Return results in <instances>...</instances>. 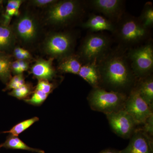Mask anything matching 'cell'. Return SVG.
I'll list each match as a JSON object with an SVG mask.
<instances>
[{
    "instance_id": "obj_15",
    "label": "cell",
    "mask_w": 153,
    "mask_h": 153,
    "mask_svg": "<svg viewBox=\"0 0 153 153\" xmlns=\"http://www.w3.org/2000/svg\"><path fill=\"white\" fill-rule=\"evenodd\" d=\"M78 75L94 88L99 87L100 77L97 62L86 63L82 65Z\"/></svg>"
},
{
    "instance_id": "obj_14",
    "label": "cell",
    "mask_w": 153,
    "mask_h": 153,
    "mask_svg": "<svg viewBox=\"0 0 153 153\" xmlns=\"http://www.w3.org/2000/svg\"><path fill=\"white\" fill-rule=\"evenodd\" d=\"M82 27L92 32L106 31L114 32L116 27L112 22L100 15L92 14L82 25Z\"/></svg>"
},
{
    "instance_id": "obj_31",
    "label": "cell",
    "mask_w": 153,
    "mask_h": 153,
    "mask_svg": "<svg viewBox=\"0 0 153 153\" xmlns=\"http://www.w3.org/2000/svg\"><path fill=\"white\" fill-rule=\"evenodd\" d=\"M11 68V71L15 75L23 74L21 71V68H20V65L18 60L12 62Z\"/></svg>"
},
{
    "instance_id": "obj_12",
    "label": "cell",
    "mask_w": 153,
    "mask_h": 153,
    "mask_svg": "<svg viewBox=\"0 0 153 153\" xmlns=\"http://www.w3.org/2000/svg\"><path fill=\"white\" fill-rule=\"evenodd\" d=\"M91 7L95 10L110 18L117 17L123 5V1L120 0H92L90 2Z\"/></svg>"
},
{
    "instance_id": "obj_21",
    "label": "cell",
    "mask_w": 153,
    "mask_h": 153,
    "mask_svg": "<svg viewBox=\"0 0 153 153\" xmlns=\"http://www.w3.org/2000/svg\"><path fill=\"white\" fill-rule=\"evenodd\" d=\"M12 58L5 52L0 51V80L7 84L11 79Z\"/></svg>"
},
{
    "instance_id": "obj_3",
    "label": "cell",
    "mask_w": 153,
    "mask_h": 153,
    "mask_svg": "<svg viewBox=\"0 0 153 153\" xmlns=\"http://www.w3.org/2000/svg\"><path fill=\"white\" fill-rule=\"evenodd\" d=\"M81 5L79 1H57L49 7L46 14V21L54 26L66 25L80 14Z\"/></svg>"
},
{
    "instance_id": "obj_7",
    "label": "cell",
    "mask_w": 153,
    "mask_h": 153,
    "mask_svg": "<svg viewBox=\"0 0 153 153\" xmlns=\"http://www.w3.org/2000/svg\"><path fill=\"white\" fill-rule=\"evenodd\" d=\"M74 38L70 33L59 32L47 37L44 44L45 52L51 57L60 60L72 55Z\"/></svg>"
},
{
    "instance_id": "obj_17",
    "label": "cell",
    "mask_w": 153,
    "mask_h": 153,
    "mask_svg": "<svg viewBox=\"0 0 153 153\" xmlns=\"http://www.w3.org/2000/svg\"><path fill=\"white\" fill-rule=\"evenodd\" d=\"M16 35L13 29L9 26L0 24V51L5 52L14 46Z\"/></svg>"
},
{
    "instance_id": "obj_16",
    "label": "cell",
    "mask_w": 153,
    "mask_h": 153,
    "mask_svg": "<svg viewBox=\"0 0 153 153\" xmlns=\"http://www.w3.org/2000/svg\"><path fill=\"white\" fill-rule=\"evenodd\" d=\"M141 97L153 109V79L152 76L142 78L136 88H135Z\"/></svg>"
},
{
    "instance_id": "obj_23",
    "label": "cell",
    "mask_w": 153,
    "mask_h": 153,
    "mask_svg": "<svg viewBox=\"0 0 153 153\" xmlns=\"http://www.w3.org/2000/svg\"><path fill=\"white\" fill-rule=\"evenodd\" d=\"M33 92V87L31 84L25 83L21 87L11 91L9 94L18 99L23 100L27 98Z\"/></svg>"
},
{
    "instance_id": "obj_2",
    "label": "cell",
    "mask_w": 153,
    "mask_h": 153,
    "mask_svg": "<svg viewBox=\"0 0 153 153\" xmlns=\"http://www.w3.org/2000/svg\"><path fill=\"white\" fill-rule=\"evenodd\" d=\"M127 97L123 92L94 88L88 97L91 109L105 114L124 109Z\"/></svg>"
},
{
    "instance_id": "obj_20",
    "label": "cell",
    "mask_w": 153,
    "mask_h": 153,
    "mask_svg": "<svg viewBox=\"0 0 153 153\" xmlns=\"http://www.w3.org/2000/svg\"><path fill=\"white\" fill-rule=\"evenodd\" d=\"M24 1L22 0H9L5 10L2 17L1 24L9 26L11 19L13 16H18L20 15L19 8Z\"/></svg>"
},
{
    "instance_id": "obj_34",
    "label": "cell",
    "mask_w": 153,
    "mask_h": 153,
    "mask_svg": "<svg viewBox=\"0 0 153 153\" xmlns=\"http://www.w3.org/2000/svg\"><path fill=\"white\" fill-rule=\"evenodd\" d=\"M3 1H2V0H0V6L2 4Z\"/></svg>"
},
{
    "instance_id": "obj_33",
    "label": "cell",
    "mask_w": 153,
    "mask_h": 153,
    "mask_svg": "<svg viewBox=\"0 0 153 153\" xmlns=\"http://www.w3.org/2000/svg\"><path fill=\"white\" fill-rule=\"evenodd\" d=\"M100 153H121L120 151L113 149H106L102 151Z\"/></svg>"
},
{
    "instance_id": "obj_6",
    "label": "cell",
    "mask_w": 153,
    "mask_h": 153,
    "mask_svg": "<svg viewBox=\"0 0 153 153\" xmlns=\"http://www.w3.org/2000/svg\"><path fill=\"white\" fill-rule=\"evenodd\" d=\"M114 32L120 41L124 44L133 45L141 42L147 38L149 29L139 19L128 17L123 19Z\"/></svg>"
},
{
    "instance_id": "obj_19",
    "label": "cell",
    "mask_w": 153,
    "mask_h": 153,
    "mask_svg": "<svg viewBox=\"0 0 153 153\" xmlns=\"http://www.w3.org/2000/svg\"><path fill=\"white\" fill-rule=\"evenodd\" d=\"M2 148L11 149L22 150L37 153H45V152L42 150L30 147L19 139L18 137L13 136L10 134L7 137L4 142L0 144V149Z\"/></svg>"
},
{
    "instance_id": "obj_10",
    "label": "cell",
    "mask_w": 153,
    "mask_h": 153,
    "mask_svg": "<svg viewBox=\"0 0 153 153\" xmlns=\"http://www.w3.org/2000/svg\"><path fill=\"white\" fill-rule=\"evenodd\" d=\"M38 25L36 19L31 15L25 14L16 22L13 29L15 35L23 42L30 43L35 40L38 33Z\"/></svg>"
},
{
    "instance_id": "obj_26",
    "label": "cell",
    "mask_w": 153,
    "mask_h": 153,
    "mask_svg": "<svg viewBox=\"0 0 153 153\" xmlns=\"http://www.w3.org/2000/svg\"><path fill=\"white\" fill-rule=\"evenodd\" d=\"M25 83V78L23 74L15 75L11 77L4 89V91L13 90L21 87Z\"/></svg>"
},
{
    "instance_id": "obj_13",
    "label": "cell",
    "mask_w": 153,
    "mask_h": 153,
    "mask_svg": "<svg viewBox=\"0 0 153 153\" xmlns=\"http://www.w3.org/2000/svg\"><path fill=\"white\" fill-rule=\"evenodd\" d=\"M54 59L52 57H50L48 60L42 58L38 59L32 66L30 72L38 80H52L56 74L53 66Z\"/></svg>"
},
{
    "instance_id": "obj_30",
    "label": "cell",
    "mask_w": 153,
    "mask_h": 153,
    "mask_svg": "<svg viewBox=\"0 0 153 153\" xmlns=\"http://www.w3.org/2000/svg\"><path fill=\"white\" fill-rule=\"evenodd\" d=\"M57 1L55 0H33L31 1L33 5L38 7H45L52 5Z\"/></svg>"
},
{
    "instance_id": "obj_18",
    "label": "cell",
    "mask_w": 153,
    "mask_h": 153,
    "mask_svg": "<svg viewBox=\"0 0 153 153\" xmlns=\"http://www.w3.org/2000/svg\"><path fill=\"white\" fill-rule=\"evenodd\" d=\"M82 66L79 57L72 54L60 60L58 69L63 73L78 74Z\"/></svg>"
},
{
    "instance_id": "obj_29",
    "label": "cell",
    "mask_w": 153,
    "mask_h": 153,
    "mask_svg": "<svg viewBox=\"0 0 153 153\" xmlns=\"http://www.w3.org/2000/svg\"><path fill=\"white\" fill-rule=\"evenodd\" d=\"M144 126L142 129L143 131L151 137L153 135V114L147 119L143 123Z\"/></svg>"
},
{
    "instance_id": "obj_9",
    "label": "cell",
    "mask_w": 153,
    "mask_h": 153,
    "mask_svg": "<svg viewBox=\"0 0 153 153\" xmlns=\"http://www.w3.org/2000/svg\"><path fill=\"white\" fill-rule=\"evenodd\" d=\"M110 126L114 132L124 139L131 137L136 123L124 109H121L106 114Z\"/></svg>"
},
{
    "instance_id": "obj_8",
    "label": "cell",
    "mask_w": 153,
    "mask_h": 153,
    "mask_svg": "<svg viewBox=\"0 0 153 153\" xmlns=\"http://www.w3.org/2000/svg\"><path fill=\"white\" fill-rule=\"evenodd\" d=\"M124 109L133 119L137 125L143 124L153 114L152 109L144 100L135 88L127 97Z\"/></svg>"
},
{
    "instance_id": "obj_22",
    "label": "cell",
    "mask_w": 153,
    "mask_h": 153,
    "mask_svg": "<svg viewBox=\"0 0 153 153\" xmlns=\"http://www.w3.org/2000/svg\"><path fill=\"white\" fill-rule=\"evenodd\" d=\"M39 120V118L35 117L21 122L14 126L12 128L7 131H3V133H9L13 136L18 137L21 133L30 128L33 124Z\"/></svg>"
},
{
    "instance_id": "obj_1",
    "label": "cell",
    "mask_w": 153,
    "mask_h": 153,
    "mask_svg": "<svg viewBox=\"0 0 153 153\" xmlns=\"http://www.w3.org/2000/svg\"><path fill=\"white\" fill-rule=\"evenodd\" d=\"M129 63L128 57L120 54H106L97 62L100 81L114 91L122 92L132 84L135 77Z\"/></svg>"
},
{
    "instance_id": "obj_24",
    "label": "cell",
    "mask_w": 153,
    "mask_h": 153,
    "mask_svg": "<svg viewBox=\"0 0 153 153\" xmlns=\"http://www.w3.org/2000/svg\"><path fill=\"white\" fill-rule=\"evenodd\" d=\"M139 19L144 26L148 29L153 27V9L151 4L147 3Z\"/></svg>"
},
{
    "instance_id": "obj_27",
    "label": "cell",
    "mask_w": 153,
    "mask_h": 153,
    "mask_svg": "<svg viewBox=\"0 0 153 153\" xmlns=\"http://www.w3.org/2000/svg\"><path fill=\"white\" fill-rule=\"evenodd\" d=\"M54 88V85L49 82V80L40 79L38 80L36 90L41 91L44 93L49 94L52 92Z\"/></svg>"
},
{
    "instance_id": "obj_28",
    "label": "cell",
    "mask_w": 153,
    "mask_h": 153,
    "mask_svg": "<svg viewBox=\"0 0 153 153\" xmlns=\"http://www.w3.org/2000/svg\"><path fill=\"white\" fill-rule=\"evenodd\" d=\"M14 57L17 60H28L32 58L31 54L28 50H26L22 47H16L13 50Z\"/></svg>"
},
{
    "instance_id": "obj_25",
    "label": "cell",
    "mask_w": 153,
    "mask_h": 153,
    "mask_svg": "<svg viewBox=\"0 0 153 153\" xmlns=\"http://www.w3.org/2000/svg\"><path fill=\"white\" fill-rule=\"evenodd\" d=\"M49 94L42 92L41 91L36 90L33 92V95L30 98L25 100V101L29 104L34 105L42 104L47 99Z\"/></svg>"
},
{
    "instance_id": "obj_32",
    "label": "cell",
    "mask_w": 153,
    "mask_h": 153,
    "mask_svg": "<svg viewBox=\"0 0 153 153\" xmlns=\"http://www.w3.org/2000/svg\"><path fill=\"white\" fill-rule=\"evenodd\" d=\"M20 65L21 71L23 73L24 71H27L29 68V63L27 60H18Z\"/></svg>"
},
{
    "instance_id": "obj_4",
    "label": "cell",
    "mask_w": 153,
    "mask_h": 153,
    "mask_svg": "<svg viewBox=\"0 0 153 153\" xmlns=\"http://www.w3.org/2000/svg\"><path fill=\"white\" fill-rule=\"evenodd\" d=\"M109 38L99 33L88 35L82 42L80 49V56L85 63L97 62L107 53L110 46Z\"/></svg>"
},
{
    "instance_id": "obj_11",
    "label": "cell",
    "mask_w": 153,
    "mask_h": 153,
    "mask_svg": "<svg viewBox=\"0 0 153 153\" xmlns=\"http://www.w3.org/2000/svg\"><path fill=\"white\" fill-rule=\"evenodd\" d=\"M121 153H153V141L151 137L142 129L135 130L128 146Z\"/></svg>"
},
{
    "instance_id": "obj_5",
    "label": "cell",
    "mask_w": 153,
    "mask_h": 153,
    "mask_svg": "<svg viewBox=\"0 0 153 153\" xmlns=\"http://www.w3.org/2000/svg\"><path fill=\"white\" fill-rule=\"evenodd\" d=\"M127 57L135 76L142 79L150 75L153 68L152 44H147L131 49Z\"/></svg>"
}]
</instances>
